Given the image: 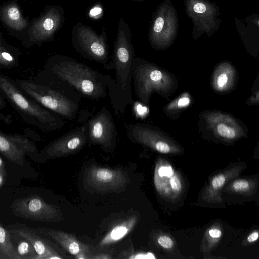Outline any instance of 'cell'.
<instances>
[{
	"label": "cell",
	"mask_w": 259,
	"mask_h": 259,
	"mask_svg": "<svg viewBox=\"0 0 259 259\" xmlns=\"http://www.w3.org/2000/svg\"><path fill=\"white\" fill-rule=\"evenodd\" d=\"M110 77L68 56L55 55L47 59L34 80L62 83L82 97L97 100L108 96Z\"/></svg>",
	"instance_id": "6da1fadb"
},
{
	"label": "cell",
	"mask_w": 259,
	"mask_h": 259,
	"mask_svg": "<svg viewBox=\"0 0 259 259\" xmlns=\"http://www.w3.org/2000/svg\"><path fill=\"white\" fill-rule=\"evenodd\" d=\"M130 28L124 18H121L114 45L111 60L105 68L114 69L115 79L111 77L108 88V96L116 116H123L126 107L132 103V65L135 58L131 41Z\"/></svg>",
	"instance_id": "7a4b0ae2"
},
{
	"label": "cell",
	"mask_w": 259,
	"mask_h": 259,
	"mask_svg": "<svg viewBox=\"0 0 259 259\" xmlns=\"http://www.w3.org/2000/svg\"><path fill=\"white\" fill-rule=\"evenodd\" d=\"M15 82L28 97L62 118L73 120L76 117L82 97L70 87L48 80L16 79Z\"/></svg>",
	"instance_id": "3957f363"
},
{
	"label": "cell",
	"mask_w": 259,
	"mask_h": 259,
	"mask_svg": "<svg viewBox=\"0 0 259 259\" xmlns=\"http://www.w3.org/2000/svg\"><path fill=\"white\" fill-rule=\"evenodd\" d=\"M0 94L28 124L46 132L54 131L64 126L63 118L28 97L15 80L1 73Z\"/></svg>",
	"instance_id": "277c9868"
},
{
	"label": "cell",
	"mask_w": 259,
	"mask_h": 259,
	"mask_svg": "<svg viewBox=\"0 0 259 259\" xmlns=\"http://www.w3.org/2000/svg\"><path fill=\"white\" fill-rule=\"evenodd\" d=\"M71 40L82 57L102 64L104 68L107 66L109 48L104 32L99 35L91 27L78 22L71 31Z\"/></svg>",
	"instance_id": "5b68a950"
},
{
	"label": "cell",
	"mask_w": 259,
	"mask_h": 259,
	"mask_svg": "<svg viewBox=\"0 0 259 259\" xmlns=\"http://www.w3.org/2000/svg\"><path fill=\"white\" fill-rule=\"evenodd\" d=\"M84 124L89 145H100L106 152L115 148L118 133L113 116L106 107H102Z\"/></svg>",
	"instance_id": "8992f818"
},
{
	"label": "cell",
	"mask_w": 259,
	"mask_h": 259,
	"mask_svg": "<svg viewBox=\"0 0 259 259\" xmlns=\"http://www.w3.org/2000/svg\"><path fill=\"white\" fill-rule=\"evenodd\" d=\"M10 208L15 215L31 220L55 222L63 219L58 207L47 203L37 195L16 199Z\"/></svg>",
	"instance_id": "52a82bcc"
},
{
	"label": "cell",
	"mask_w": 259,
	"mask_h": 259,
	"mask_svg": "<svg viewBox=\"0 0 259 259\" xmlns=\"http://www.w3.org/2000/svg\"><path fill=\"white\" fill-rule=\"evenodd\" d=\"M0 153L11 162L23 165L25 157L44 159L35 142L28 136L15 133L8 134L0 130Z\"/></svg>",
	"instance_id": "ba28073f"
},
{
	"label": "cell",
	"mask_w": 259,
	"mask_h": 259,
	"mask_svg": "<svg viewBox=\"0 0 259 259\" xmlns=\"http://www.w3.org/2000/svg\"><path fill=\"white\" fill-rule=\"evenodd\" d=\"M87 143L86 128L84 124L52 141L39 153L44 159L66 157L79 152Z\"/></svg>",
	"instance_id": "9c48e42d"
},
{
	"label": "cell",
	"mask_w": 259,
	"mask_h": 259,
	"mask_svg": "<svg viewBox=\"0 0 259 259\" xmlns=\"http://www.w3.org/2000/svg\"><path fill=\"white\" fill-rule=\"evenodd\" d=\"M129 181L127 174L120 168H109L91 165L86 170L87 185L99 192H115L125 186Z\"/></svg>",
	"instance_id": "30bf717a"
},
{
	"label": "cell",
	"mask_w": 259,
	"mask_h": 259,
	"mask_svg": "<svg viewBox=\"0 0 259 259\" xmlns=\"http://www.w3.org/2000/svg\"><path fill=\"white\" fill-rule=\"evenodd\" d=\"M64 20L63 9L57 5L50 7L30 27L29 40L32 44H40L54 38Z\"/></svg>",
	"instance_id": "8fae6325"
},
{
	"label": "cell",
	"mask_w": 259,
	"mask_h": 259,
	"mask_svg": "<svg viewBox=\"0 0 259 259\" xmlns=\"http://www.w3.org/2000/svg\"><path fill=\"white\" fill-rule=\"evenodd\" d=\"M8 230L14 235L27 240L34 247L37 255L35 259H61L64 257L50 245L48 241L37 235L25 225L18 222L8 226Z\"/></svg>",
	"instance_id": "7c38bea8"
},
{
	"label": "cell",
	"mask_w": 259,
	"mask_h": 259,
	"mask_svg": "<svg viewBox=\"0 0 259 259\" xmlns=\"http://www.w3.org/2000/svg\"><path fill=\"white\" fill-rule=\"evenodd\" d=\"M36 230L58 243L66 251L77 259H91L93 254L89 247L80 241L75 235L62 231L38 228Z\"/></svg>",
	"instance_id": "4fadbf2b"
},
{
	"label": "cell",
	"mask_w": 259,
	"mask_h": 259,
	"mask_svg": "<svg viewBox=\"0 0 259 259\" xmlns=\"http://www.w3.org/2000/svg\"><path fill=\"white\" fill-rule=\"evenodd\" d=\"M245 168V165H238L214 176L202 193L203 201L210 203H222L221 191L228 182L238 176Z\"/></svg>",
	"instance_id": "5bb4252c"
},
{
	"label": "cell",
	"mask_w": 259,
	"mask_h": 259,
	"mask_svg": "<svg viewBox=\"0 0 259 259\" xmlns=\"http://www.w3.org/2000/svg\"><path fill=\"white\" fill-rule=\"evenodd\" d=\"M137 221V217L132 215L116 224L101 240L99 246L104 247L122 239L132 231Z\"/></svg>",
	"instance_id": "9a60e30c"
},
{
	"label": "cell",
	"mask_w": 259,
	"mask_h": 259,
	"mask_svg": "<svg viewBox=\"0 0 259 259\" xmlns=\"http://www.w3.org/2000/svg\"><path fill=\"white\" fill-rule=\"evenodd\" d=\"M1 18L9 27L15 30H22L28 25L27 20L22 16L19 8L14 3L7 5L3 8Z\"/></svg>",
	"instance_id": "2e32d148"
},
{
	"label": "cell",
	"mask_w": 259,
	"mask_h": 259,
	"mask_svg": "<svg viewBox=\"0 0 259 259\" xmlns=\"http://www.w3.org/2000/svg\"><path fill=\"white\" fill-rule=\"evenodd\" d=\"M257 184V180L254 179H233L225 186L224 190L225 192L250 196L255 193Z\"/></svg>",
	"instance_id": "e0dca14e"
},
{
	"label": "cell",
	"mask_w": 259,
	"mask_h": 259,
	"mask_svg": "<svg viewBox=\"0 0 259 259\" xmlns=\"http://www.w3.org/2000/svg\"><path fill=\"white\" fill-rule=\"evenodd\" d=\"M0 254L11 259H21L11 240L10 232L0 223Z\"/></svg>",
	"instance_id": "ac0fdd59"
},
{
	"label": "cell",
	"mask_w": 259,
	"mask_h": 259,
	"mask_svg": "<svg viewBox=\"0 0 259 259\" xmlns=\"http://www.w3.org/2000/svg\"><path fill=\"white\" fill-rule=\"evenodd\" d=\"M18 54L13 50L0 51V67L12 68L18 64Z\"/></svg>",
	"instance_id": "d6986e66"
},
{
	"label": "cell",
	"mask_w": 259,
	"mask_h": 259,
	"mask_svg": "<svg viewBox=\"0 0 259 259\" xmlns=\"http://www.w3.org/2000/svg\"><path fill=\"white\" fill-rule=\"evenodd\" d=\"M16 250L21 259H35L37 255L34 247L25 239L19 243Z\"/></svg>",
	"instance_id": "ffe728a7"
},
{
	"label": "cell",
	"mask_w": 259,
	"mask_h": 259,
	"mask_svg": "<svg viewBox=\"0 0 259 259\" xmlns=\"http://www.w3.org/2000/svg\"><path fill=\"white\" fill-rule=\"evenodd\" d=\"M169 187L174 195L179 194L182 189V184L178 174H173L169 179Z\"/></svg>",
	"instance_id": "44dd1931"
},
{
	"label": "cell",
	"mask_w": 259,
	"mask_h": 259,
	"mask_svg": "<svg viewBox=\"0 0 259 259\" xmlns=\"http://www.w3.org/2000/svg\"><path fill=\"white\" fill-rule=\"evenodd\" d=\"M217 130L218 134L222 137L228 139H233L235 137V130L225 124L220 123L218 124Z\"/></svg>",
	"instance_id": "7402d4cb"
},
{
	"label": "cell",
	"mask_w": 259,
	"mask_h": 259,
	"mask_svg": "<svg viewBox=\"0 0 259 259\" xmlns=\"http://www.w3.org/2000/svg\"><path fill=\"white\" fill-rule=\"evenodd\" d=\"M222 233L218 227H211L207 232V238L208 239V242L210 245H214V243L219 241L221 237L222 236Z\"/></svg>",
	"instance_id": "603a6c76"
},
{
	"label": "cell",
	"mask_w": 259,
	"mask_h": 259,
	"mask_svg": "<svg viewBox=\"0 0 259 259\" xmlns=\"http://www.w3.org/2000/svg\"><path fill=\"white\" fill-rule=\"evenodd\" d=\"M157 242L160 246L167 250L171 249L174 245L172 239L166 235H159L157 238Z\"/></svg>",
	"instance_id": "cb8c5ba5"
},
{
	"label": "cell",
	"mask_w": 259,
	"mask_h": 259,
	"mask_svg": "<svg viewBox=\"0 0 259 259\" xmlns=\"http://www.w3.org/2000/svg\"><path fill=\"white\" fill-rule=\"evenodd\" d=\"M122 255L120 258H153L152 254L150 253H135L133 250H129L127 251H123L120 254Z\"/></svg>",
	"instance_id": "d4e9b609"
},
{
	"label": "cell",
	"mask_w": 259,
	"mask_h": 259,
	"mask_svg": "<svg viewBox=\"0 0 259 259\" xmlns=\"http://www.w3.org/2000/svg\"><path fill=\"white\" fill-rule=\"evenodd\" d=\"M153 149L163 154H168L172 152V149L166 142L159 140L155 145Z\"/></svg>",
	"instance_id": "484cf974"
},
{
	"label": "cell",
	"mask_w": 259,
	"mask_h": 259,
	"mask_svg": "<svg viewBox=\"0 0 259 259\" xmlns=\"http://www.w3.org/2000/svg\"><path fill=\"white\" fill-rule=\"evenodd\" d=\"M103 8L98 4L92 7L89 11V15L93 18H99L103 14Z\"/></svg>",
	"instance_id": "4316f807"
},
{
	"label": "cell",
	"mask_w": 259,
	"mask_h": 259,
	"mask_svg": "<svg viewBox=\"0 0 259 259\" xmlns=\"http://www.w3.org/2000/svg\"><path fill=\"white\" fill-rule=\"evenodd\" d=\"M164 25V20L161 17H158L154 23L153 30L155 32L158 33L161 31Z\"/></svg>",
	"instance_id": "83f0119b"
},
{
	"label": "cell",
	"mask_w": 259,
	"mask_h": 259,
	"mask_svg": "<svg viewBox=\"0 0 259 259\" xmlns=\"http://www.w3.org/2000/svg\"><path fill=\"white\" fill-rule=\"evenodd\" d=\"M0 120L6 124H10L12 122V118L11 115L5 113L3 109L0 107Z\"/></svg>",
	"instance_id": "f1b7e54d"
},
{
	"label": "cell",
	"mask_w": 259,
	"mask_h": 259,
	"mask_svg": "<svg viewBox=\"0 0 259 259\" xmlns=\"http://www.w3.org/2000/svg\"><path fill=\"white\" fill-rule=\"evenodd\" d=\"M258 231L257 230L254 231L248 236L247 241L248 243L254 242L258 240Z\"/></svg>",
	"instance_id": "f546056e"
},
{
	"label": "cell",
	"mask_w": 259,
	"mask_h": 259,
	"mask_svg": "<svg viewBox=\"0 0 259 259\" xmlns=\"http://www.w3.org/2000/svg\"><path fill=\"white\" fill-rule=\"evenodd\" d=\"M194 10L197 13H202L206 10L205 5L202 3H197L194 6Z\"/></svg>",
	"instance_id": "4dcf8cb0"
},
{
	"label": "cell",
	"mask_w": 259,
	"mask_h": 259,
	"mask_svg": "<svg viewBox=\"0 0 259 259\" xmlns=\"http://www.w3.org/2000/svg\"><path fill=\"white\" fill-rule=\"evenodd\" d=\"M228 80V77L225 74H221L218 79L217 83L219 86L223 87Z\"/></svg>",
	"instance_id": "1f68e13d"
},
{
	"label": "cell",
	"mask_w": 259,
	"mask_h": 259,
	"mask_svg": "<svg viewBox=\"0 0 259 259\" xmlns=\"http://www.w3.org/2000/svg\"><path fill=\"white\" fill-rule=\"evenodd\" d=\"M112 257L108 254L100 253L96 255H93L92 259H105L111 258Z\"/></svg>",
	"instance_id": "d6a6232c"
},
{
	"label": "cell",
	"mask_w": 259,
	"mask_h": 259,
	"mask_svg": "<svg viewBox=\"0 0 259 259\" xmlns=\"http://www.w3.org/2000/svg\"><path fill=\"white\" fill-rule=\"evenodd\" d=\"M190 102V100L187 97H183L179 99L178 101V105L180 106H185L188 105Z\"/></svg>",
	"instance_id": "836d02e7"
},
{
	"label": "cell",
	"mask_w": 259,
	"mask_h": 259,
	"mask_svg": "<svg viewBox=\"0 0 259 259\" xmlns=\"http://www.w3.org/2000/svg\"><path fill=\"white\" fill-rule=\"evenodd\" d=\"M5 175V169H0V187L2 185V184L4 183Z\"/></svg>",
	"instance_id": "e575fe53"
},
{
	"label": "cell",
	"mask_w": 259,
	"mask_h": 259,
	"mask_svg": "<svg viewBox=\"0 0 259 259\" xmlns=\"http://www.w3.org/2000/svg\"><path fill=\"white\" fill-rule=\"evenodd\" d=\"M13 50L12 48L8 47L7 46L4 45L0 41V51L1 50Z\"/></svg>",
	"instance_id": "d590c367"
},
{
	"label": "cell",
	"mask_w": 259,
	"mask_h": 259,
	"mask_svg": "<svg viewBox=\"0 0 259 259\" xmlns=\"http://www.w3.org/2000/svg\"><path fill=\"white\" fill-rule=\"evenodd\" d=\"M0 107L4 109L5 107V102L3 96L0 94Z\"/></svg>",
	"instance_id": "8d00e7d4"
},
{
	"label": "cell",
	"mask_w": 259,
	"mask_h": 259,
	"mask_svg": "<svg viewBox=\"0 0 259 259\" xmlns=\"http://www.w3.org/2000/svg\"><path fill=\"white\" fill-rule=\"evenodd\" d=\"M0 169H4V163L3 160L0 157Z\"/></svg>",
	"instance_id": "74e56055"
},
{
	"label": "cell",
	"mask_w": 259,
	"mask_h": 259,
	"mask_svg": "<svg viewBox=\"0 0 259 259\" xmlns=\"http://www.w3.org/2000/svg\"><path fill=\"white\" fill-rule=\"evenodd\" d=\"M135 1H139V0H135Z\"/></svg>",
	"instance_id": "f35d334b"
}]
</instances>
